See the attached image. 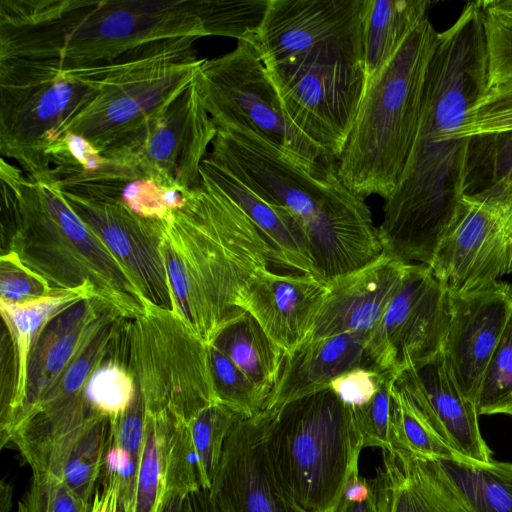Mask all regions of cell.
<instances>
[{
    "label": "cell",
    "mask_w": 512,
    "mask_h": 512,
    "mask_svg": "<svg viewBox=\"0 0 512 512\" xmlns=\"http://www.w3.org/2000/svg\"><path fill=\"white\" fill-rule=\"evenodd\" d=\"M381 379L382 373L367 367H356L334 378L329 388L345 404L360 407L373 398Z\"/></svg>",
    "instance_id": "cell-47"
},
{
    "label": "cell",
    "mask_w": 512,
    "mask_h": 512,
    "mask_svg": "<svg viewBox=\"0 0 512 512\" xmlns=\"http://www.w3.org/2000/svg\"><path fill=\"white\" fill-rule=\"evenodd\" d=\"M396 383L434 431L460 456L489 462L492 452L484 440L475 404L460 389L443 350L402 372Z\"/></svg>",
    "instance_id": "cell-21"
},
{
    "label": "cell",
    "mask_w": 512,
    "mask_h": 512,
    "mask_svg": "<svg viewBox=\"0 0 512 512\" xmlns=\"http://www.w3.org/2000/svg\"><path fill=\"white\" fill-rule=\"evenodd\" d=\"M480 1L438 32L423 91L414 146L402 179L385 200L378 226L383 253L430 266L464 195L470 138L449 140L488 86Z\"/></svg>",
    "instance_id": "cell-1"
},
{
    "label": "cell",
    "mask_w": 512,
    "mask_h": 512,
    "mask_svg": "<svg viewBox=\"0 0 512 512\" xmlns=\"http://www.w3.org/2000/svg\"><path fill=\"white\" fill-rule=\"evenodd\" d=\"M371 486L369 480L361 477L359 473L352 474L347 480L342 498L349 502L362 503L371 497Z\"/></svg>",
    "instance_id": "cell-49"
},
{
    "label": "cell",
    "mask_w": 512,
    "mask_h": 512,
    "mask_svg": "<svg viewBox=\"0 0 512 512\" xmlns=\"http://www.w3.org/2000/svg\"><path fill=\"white\" fill-rule=\"evenodd\" d=\"M53 290L41 276L25 266L14 252H1L0 300L26 303L43 298Z\"/></svg>",
    "instance_id": "cell-44"
},
{
    "label": "cell",
    "mask_w": 512,
    "mask_h": 512,
    "mask_svg": "<svg viewBox=\"0 0 512 512\" xmlns=\"http://www.w3.org/2000/svg\"><path fill=\"white\" fill-rule=\"evenodd\" d=\"M116 315L121 314L98 297H92L78 302L47 324L28 361L24 403L14 421L9 444L66 370Z\"/></svg>",
    "instance_id": "cell-23"
},
{
    "label": "cell",
    "mask_w": 512,
    "mask_h": 512,
    "mask_svg": "<svg viewBox=\"0 0 512 512\" xmlns=\"http://www.w3.org/2000/svg\"><path fill=\"white\" fill-rule=\"evenodd\" d=\"M200 175L229 196L255 224L273 251L274 266L315 277L307 236L291 212L208 154Z\"/></svg>",
    "instance_id": "cell-25"
},
{
    "label": "cell",
    "mask_w": 512,
    "mask_h": 512,
    "mask_svg": "<svg viewBox=\"0 0 512 512\" xmlns=\"http://www.w3.org/2000/svg\"><path fill=\"white\" fill-rule=\"evenodd\" d=\"M93 88L51 61L0 60V152L25 175L52 180L46 149L89 101Z\"/></svg>",
    "instance_id": "cell-11"
},
{
    "label": "cell",
    "mask_w": 512,
    "mask_h": 512,
    "mask_svg": "<svg viewBox=\"0 0 512 512\" xmlns=\"http://www.w3.org/2000/svg\"><path fill=\"white\" fill-rule=\"evenodd\" d=\"M409 266L382 254L365 267L327 283L308 341L344 333L369 336L401 288Z\"/></svg>",
    "instance_id": "cell-22"
},
{
    "label": "cell",
    "mask_w": 512,
    "mask_h": 512,
    "mask_svg": "<svg viewBox=\"0 0 512 512\" xmlns=\"http://www.w3.org/2000/svg\"><path fill=\"white\" fill-rule=\"evenodd\" d=\"M428 267L454 294L484 288L512 272V177L463 195Z\"/></svg>",
    "instance_id": "cell-13"
},
{
    "label": "cell",
    "mask_w": 512,
    "mask_h": 512,
    "mask_svg": "<svg viewBox=\"0 0 512 512\" xmlns=\"http://www.w3.org/2000/svg\"><path fill=\"white\" fill-rule=\"evenodd\" d=\"M95 191L117 199L140 217L165 221L187 202V192L146 177L101 185L74 187Z\"/></svg>",
    "instance_id": "cell-36"
},
{
    "label": "cell",
    "mask_w": 512,
    "mask_h": 512,
    "mask_svg": "<svg viewBox=\"0 0 512 512\" xmlns=\"http://www.w3.org/2000/svg\"><path fill=\"white\" fill-rule=\"evenodd\" d=\"M183 495L168 493L159 512H181Z\"/></svg>",
    "instance_id": "cell-52"
},
{
    "label": "cell",
    "mask_w": 512,
    "mask_h": 512,
    "mask_svg": "<svg viewBox=\"0 0 512 512\" xmlns=\"http://www.w3.org/2000/svg\"><path fill=\"white\" fill-rule=\"evenodd\" d=\"M483 20L489 85L499 79L512 76V23L498 20L484 12Z\"/></svg>",
    "instance_id": "cell-46"
},
{
    "label": "cell",
    "mask_w": 512,
    "mask_h": 512,
    "mask_svg": "<svg viewBox=\"0 0 512 512\" xmlns=\"http://www.w3.org/2000/svg\"><path fill=\"white\" fill-rule=\"evenodd\" d=\"M480 5L484 14L512 23V0H485Z\"/></svg>",
    "instance_id": "cell-50"
},
{
    "label": "cell",
    "mask_w": 512,
    "mask_h": 512,
    "mask_svg": "<svg viewBox=\"0 0 512 512\" xmlns=\"http://www.w3.org/2000/svg\"><path fill=\"white\" fill-rule=\"evenodd\" d=\"M211 344L229 357L268 398L278 381L285 354L249 312L225 327Z\"/></svg>",
    "instance_id": "cell-32"
},
{
    "label": "cell",
    "mask_w": 512,
    "mask_h": 512,
    "mask_svg": "<svg viewBox=\"0 0 512 512\" xmlns=\"http://www.w3.org/2000/svg\"><path fill=\"white\" fill-rule=\"evenodd\" d=\"M334 512H376L372 493L371 497L362 503L349 502L342 498Z\"/></svg>",
    "instance_id": "cell-51"
},
{
    "label": "cell",
    "mask_w": 512,
    "mask_h": 512,
    "mask_svg": "<svg viewBox=\"0 0 512 512\" xmlns=\"http://www.w3.org/2000/svg\"><path fill=\"white\" fill-rule=\"evenodd\" d=\"M468 512H512V463L434 459Z\"/></svg>",
    "instance_id": "cell-30"
},
{
    "label": "cell",
    "mask_w": 512,
    "mask_h": 512,
    "mask_svg": "<svg viewBox=\"0 0 512 512\" xmlns=\"http://www.w3.org/2000/svg\"><path fill=\"white\" fill-rule=\"evenodd\" d=\"M268 411L266 451L280 489L307 511L334 512L363 449L353 407L328 388Z\"/></svg>",
    "instance_id": "cell-7"
},
{
    "label": "cell",
    "mask_w": 512,
    "mask_h": 512,
    "mask_svg": "<svg viewBox=\"0 0 512 512\" xmlns=\"http://www.w3.org/2000/svg\"><path fill=\"white\" fill-rule=\"evenodd\" d=\"M17 512H30L25 500L19 502Z\"/></svg>",
    "instance_id": "cell-54"
},
{
    "label": "cell",
    "mask_w": 512,
    "mask_h": 512,
    "mask_svg": "<svg viewBox=\"0 0 512 512\" xmlns=\"http://www.w3.org/2000/svg\"><path fill=\"white\" fill-rule=\"evenodd\" d=\"M437 36L425 18L365 86L337 160L343 183L364 199L378 195L387 200L402 179L419 127L426 72Z\"/></svg>",
    "instance_id": "cell-6"
},
{
    "label": "cell",
    "mask_w": 512,
    "mask_h": 512,
    "mask_svg": "<svg viewBox=\"0 0 512 512\" xmlns=\"http://www.w3.org/2000/svg\"><path fill=\"white\" fill-rule=\"evenodd\" d=\"M126 331L127 325L122 341L92 373L85 390L92 407L112 421L128 409L136 391L126 364Z\"/></svg>",
    "instance_id": "cell-35"
},
{
    "label": "cell",
    "mask_w": 512,
    "mask_h": 512,
    "mask_svg": "<svg viewBox=\"0 0 512 512\" xmlns=\"http://www.w3.org/2000/svg\"><path fill=\"white\" fill-rule=\"evenodd\" d=\"M60 189L71 208L118 260L146 303L174 312L162 250L163 221L140 217L117 199L95 191Z\"/></svg>",
    "instance_id": "cell-16"
},
{
    "label": "cell",
    "mask_w": 512,
    "mask_h": 512,
    "mask_svg": "<svg viewBox=\"0 0 512 512\" xmlns=\"http://www.w3.org/2000/svg\"><path fill=\"white\" fill-rule=\"evenodd\" d=\"M199 38L155 40L103 64L68 69L89 84L92 98L62 127L91 141L102 152L136 130L195 78Z\"/></svg>",
    "instance_id": "cell-8"
},
{
    "label": "cell",
    "mask_w": 512,
    "mask_h": 512,
    "mask_svg": "<svg viewBox=\"0 0 512 512\" xmlns=\"http://www.w3.org/2000/svg\"><path fill=\"white\" fill-rule=\"evenodd\" d=\"M368 337L360 333H344L316 339L285 355L278 381L263 410L276 409L326 390L340 374L356 367H367L365 348Z\"/></svg>",
    "instance_id": "cell-27"
},
{
    "label": "cell",
    "mask_w": 512,
    "mask_h": 512,
    "mask_svg": "<svg viewBox=\"0 0 512 512\" xmlns=\"http://www.w3.org/2000/svg\"><path fill=\"white\" fill-rule=\"evenodd\" d=\"M165 480L168 493L183 496L201 487L199 460L189 424L172 415L165 445Z\"/></svg>",
    "instance_id": "cell-42"
},
{
    "label": "cell",
    "mask_w": 512,
    "mask_h": 512,
    "mask_svg": "<svg viewBox=\"0 0 512 512\" xmlns=\"http://www.w3.org/2000/svg\"><path fill=\"white\" fill-rule=\"evenodd\" d=\"M181 512H221V510L211 490L200 487L183 496Z\"/></svg>",
    "instance_id": "cell-48"
},
{
    "label": "cell",
    "mask_w": 512,
    "mask_h": 512,
    "mask_svg": "<svg viewBox=\"0 0 512 512\" xmlns=\"http://www.w3.org/2000/svg\"><path fill=\"white\" fill-rule=\"evenodd\" d=\"M170 414H146L143 450L129 512H159L166 497L165 445Z\"/></svg>",
    "instance_id": "cell-34"
},
{
    "label": "cell",
    "mask_w": 512,
    "mask_h": 512,
    "mask_svg": "<svg viewBox=\"0 0 512 512\" xmlns=\"http://www.w3.org/2000/svg\"><path fill=\"white\" fill-rule=\"evenodd\" d=\"M112 420L98 414L60 450L50 474L61 478L86 504H92L110 442Z\"/></svg>",
    "instance_id": "cell-31"
},
{
    "label": "cell",
    "mask_w": 512,
    "mask_h": 512,
    "mask_svg": "<svg viewBox=\"0 0 512 512\" xmlns=\"http://www.w3.org/2000/svg\"><path fill=\"white\" fill-rule=\"evenodd\" d=\"M325 293L312 275L265 270L250 281L240 307L287 355L308 341Z\"/></svg>",
    "instance_id": "cell-24"
},
{
    "label": "cell",
    "mask_w": 512,
    "mask_h": 512,
    "mask_svg": "<svg viewBox=\"0 0 512 512\" xmlns=\"http://www.w3.org/2000/svg\"><path fill=\"white\" fill-rule=\"evenodd\" d=\"M126 364L146 414L167 412L189 424L219 403L208 345L171 310L149 305L141 316L128 319Z\"/></svg>",
    "instance_id": "cell-10"
},
{
    "label": "cell",
    "mask_w": 512,
    "mask_h": 512,
    "mask_svg": "<svg viewBox=\"0 0 512 512\" xmlns=\"http://www.w3.org/2000/svg\"><path fill=\"white\" fill-rule=\"evenodd\" d=\"M216 134L194 78L168 104L103 153L144 177L186 192L200 185V168Z\"/></svg>",
    "instance_id": "cell-14"
},
{
    "label": "cell",
    "mask_w": 512,
    "mask_h": 512,
    "mask_svg": "<svg viewBox=\"0 0 512 512\" xmlns=\"http://www.w3.org/2000/svg\"><path fill=\"white\" fill-rule=\"evenodd\" d=\"M255 16L248 0H3L0 60L51 61L72 69L110 62L155 40H245Z\"/></svg>",
    "instance_id": "cell-2"
},
{
    "label": "cell",
    "mask_w": 512,
    "mask_h": 512,
    "mask_svg": "<svg viewBox=\"0 0 512 512\" xmlns=\"http://www.w3.org/2000/svg\"><path fill=\"white\" fill-rule=\"evenodd\" d=\"M270 411L238 421L230 430L211 493L221 512H310L277 484L266 451Z\"/></svg>",
    "instance_id": "cell-17"
},
{
    "label": "cell",
    "mask_w": 512,
    "mask_h": 512,
    "mask_svg": "<svg viewBox=\"0 0 512 512\" xmlns=\"http://www.w3.org/2000/svg\"><path fill=\"white\" fill-rule=\"evenodd\" d=\"M245 419L241 414L221 403L203 409L189 428L197 452L201 487L211 489L218 469L225 440L232 427Z\"/></svg>",
    "instance_id": "cell-38"
},
{
    "label": "cell",
    "mask_w": 512,
    "mask_h": 512,
    "mask_svg": "<svg viewBox=\"0 0 512 512\" xmlns=\"http://www.w3.org/2000/svg\"><path fill=\"white\" fill-rule=\"evenodd\" d=\"M512 177V130L470 137L464 194L485 190Z\"/></svg>",
    "instance_id": "cell-37"
},
{
    "label": "cell",
    "mask_w": 512,
    "mask_h": 512,
    "mask_svg": "<svg viewBox=\"0 0 512 512\" xmlns=\"http://www.w3.org/2000/svg\"><path fill=\"white\" fill-rule=\"evenodd\" d=\"M512 130V76L489 84L449 140Z\"/></svg>",
    "instance_id": "cell-41"
},
{
    "label": "cell",
    "mask_w": 512,
    "mask_h": 512,
    "mask_svg": "<svg viewBox=\"0 0 512 512\" xmlns=\"http://www.w3.org/2000/svg\"><path fill=\"white\" fill-rule=\"evenodd\" d=\"M1 252H14L52 289L91 286L127 319L149 306L98 235L54 181H36L0 159Z\"/></svg>",
    "instance_id": "cell-5"
},
{
    "label": "cell",
    "mask_w": 512,
    "mask_h": 512,
    "mask_svg": "<svg viewBox=\"0 0 512 512\" xmlns=\"http://www.w3.org/2000/svg\"><path fill=\"white\" fill-rule=\"evenodd\" d=\"M475 406L479 416H512V312L485 371Z\"/></svg>",
    "instance_id": "cell-40"
},
{
    "label": "cell",
    "mask_w": 512,
    "mask_h": 512,
    "mask_svg": "<svg viewBox=\"0 0 512 512\" xmlns=\"http://www.w3.org/2000/svg\"><path fill=\"white\" fill-rule=\"evenodd\" d=\"M397 376L382 373L380 387L373 398L360 407H353L357 426L362 435L363 448L392 449L391 417L392 387Z\"/></svg>",
    "instance_id": "cell-43"
},
{
    "label": "cell",
    "mask_w": 512,
    "mask_h": 512,
    "mask_svg": "<svg viewBox=\"0 0 512 512\" xmlns=\"http://www.w3.org/2000/svg\"><path fill=\"white\" fill-rule=\"evenodd\" d=\"M450 292L423 264H410L401 288L370 333L366 366L399 376L443 350Z\"/></svg>",
    "instance_id": "cell-15"
},
{
    "label": "cell",
    "mask_w": 512,
    "mask_h": 512,
    "mask_svg": "<svg viewBox=\"0 0 512 512\" xmlns=\"http://www.w3.org/2000/svg\"><path fill=\"white\" fill-rule=\"evenodd\" d=\"M265 66L289 120L338 160L365 91L363 41L327 42Z\"/></svg>",
    "instance_id": "cell-9"
},
{
    "label": "cell",
    "mask_w": 512,
    "mask_h": 512,
    "mask_svg": "<svg viewBox=\"0 0 512 512\" xmlns=\"http://www.w3.org/2000/svg\"><path fill=\"white\" fill-rule=\"evenodd\" d=\"M162 250L174 312L207 345L243 316L250 281L274 266L273 251L255 224L204 178L163 221Z\"/></svg>",
    "instance_id": "cell-3"
},
{
    "label": "cell",
    "mask_w": 512,
    "mask_h": 512,
    "mask_svg": "<svg viewBox=\"0 0 512 512\" xmlns=\"http://www.w3.org/2000/svg\"><path fill=\"white\" fill-rule=\"evenodd\" d=\"M45 153L52 179L60 188L101 185L144 177L136 169L106 156L85 137L70 131L63 132L48 146Z\"/></svg>",
    "instance_id": "cell-29"
},
{
    "label": "cell",
    "mask_w": 512,
    "mask_h": 512,
    "mask_svg": "<svg viewBox=\"0 0 512 512\" xmlns=\"http://www.w3.org/2000/svg\"><path fill=\"white\" fill-rule=\"evenodd\" d=\"M12 506V488L6 481L0 484V512H9Z\"/></svg>",
    "instance_id": "cell-53"
},
{
    "label": "cell",
    "mask_w": 512,
    "mask_h": 512,
    "mask_svg": "<svg viewBox=\"0 0 512 512\" xmlns=\"http://www.w3.org/2000/svg\"><path fill=\"white\" fill-rule=\"evenodd\" d=\"M24 500L30 512H89L91 507L61 478L43 474L33 475L30 490Z\"/></svg>",
    "instance_id": "cell-45"
},
{
    "label": "cell",
    "mask_w": 512,
    "mask_h": 512,
    "mask_svg": "<svg viewBox=\"0 0 512 512\" xmlns=\"http://www.w3.org/2000/svg\"><path fill=\"white\" fill-rule=\"evenodd\" d=\"M208 156L292 213L307 236L315 277L323 283L382 256L372 212L343 183L337 161L306 169L262 133L239 125L218 128Z\"/></svg>",
    "instance_id": "cell-4"
},
{
    "label": "cell",
    "mask_w": 512,
    "mask_h": 512,
    "mask_svg": "<svg viewBox=\"0 0 512 512\" xmlns=\"http://www.w3.org/2000/svg\"><path fill=\"white\" fill-rule=\"evenodd\" d=\"M511 312L512 286L501 280L475 291L450 293L443 353L460 389L475 405Z\"/></svg>",
    "instance_id": "cell-18"
},
{
    "label": "cell",
    "mask_w": 512,
    "mask_h": 512,
    "mask_svg": "<svg viewBox=\"0 0 512 512\" xmlns=\"http://www.w3.org/2000/svg\"><path fill=\"white\" fill-rule=\"evenodd\" d=\"M365 0H270L254 46L264 64L336 40H363Z\"/></svg>",
    "instance_id": "cell-19"
},
{
    "label": "cell",
    "mask_w": 512,
    "mask_h": 512,
    "mask_svg": "<svg viewBox=\"0 0 512 512\" xmlns=\"http://www.w3.org/2000/svg\"><path fill=\"white\" fill-rule=\"evenodd\" d=\"M427 0H365L363 53L366 84L394 57L411 32L427 18Z\"/></svg>",
    "instance_id": "cell-28"
},
{
    "label": "cell",
    "mask_w": 512,
    "mask_h": 512,
    "mask_svg": "<svg viewBox=\"0 0 512 512\" xmlns=\"http://www.w3.org/2000/svg\"><path fill=\"white\" fill-rule=\"evenodd\" d=\"M97 297L91 286L54 289L26 303L0 300L2 335L0 446L9 444L14 421L25 398L27 367L32 349L47 324L80 301Z\"/></svg>",
    "instance_id": "cell-20"
},
{
    "label": "cell",
    "mask_w": 512,
    "mask_h": 512,
    "mask_svg": "<svg viewBox=\"0 0 512 512\" xmlns=\"http://www.w3.org/2000/svg\"><path fill=\"white\" fill-rule=\"evenodd\" d=\"M208 354L218 402L244 418L261 413L267 396L215 345H208Z\"/></svg>",
    "instance_id": "cell-39"
},
{
    "label": "cell",
    "mask_w": 512,
    "mask_h": 512,
    "mask_svg": "<svg viewBox=\"0 0 512 512\" xmlns=\"http://www.w3.org/2000/svg\"><path fill=\"white\" fill-rule=\"evenodd\" d=\"M392 446L428 459L470 461L454 451L428 424L405 390L392 387Z\"/></svg>",
    "instance_id": "cell-33"
},
{
    "label": "cell",
    "mask_w": 512,
    "mask_h": 512,
    "mask_svg": "<svg viewBox=\"0 0 512 512\" xmlns=\"http://www.w3.org/2000/svg\"><path fill=\"white\" fill-rule=\"evenodd\" d=\"M195 83L217 129L245 126L262 133L306 169L337 161L309 140L286 116L257 48L238 41L234 50L205 59Z\"/></svg>",
    "instance_id": "cell-12"
},
{
    "label": "cell",
    "mask_w": 512,
    "mask_h": 512,
    "mask_svg": "<svg viewBox=\"0 0 512 512\" xmlns=\"http://www.w3.org/2000/svg\"><path fill=\"white\" fill-rule=\"evenodd\" d=\"M376 512H468L434 459L394 447L369 479Z\"/></svg>",
    "instance_id": "cell-26"
}]
</instances>
